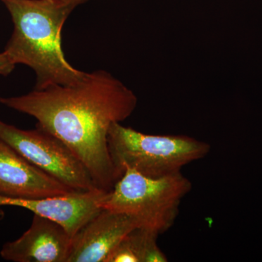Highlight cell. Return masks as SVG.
<instances>
[{
    "instance_id": "1",
    "label": "cell",
    "mask_w": 262,
    "mask_h": 262,
    "mask_svg": "<svg viewBox=\"0 0 262 262\" xmlns=\"http://www.w3.org/2000/svg\"><path fill=\"white\" fill-rule=\"evenodd\" d=\"M137 97L106 71L85 72L78 82L55 84L0 103L37 120L63 141L88 169L98 189L110 192L117 179L108 147L113 124L134 113Z\"/></svg>"
},
{
    "instance_id": "2",
    "label": "cell",
    "mask_w": 262,
    "mask_h": 262,
    "mask_svg": "<svg viewBox=\"0 0 262 262\" xmlns=\"http://www.w3.org/2000/svg\"><path fill=\"white\" fill-rule=\"evenodd\" d=\"M14 24L5 53L15 65L28 66L35 72V89L80 81L85 72L66 59L61 32L66 20L87 0H0Z\"/></svg>"
},
{
    "instance_id": "3",
    "label": "cell",
    "mask_w": 262,
    "mask_h": 262,
    "mask_svg": "<svg viewBox=\"0 0 262 262\" xmlns=\"http://www.w3.org/2000/svg\"><path fill=\"white\" fill-rule=\"evenodd\" d=\"M108 147L117 180L125 169L153 179L181 173L184 166L211 151L209 144L189 136L149 135L120 122L110 127Z\"/></svg>"
},
{
    "instance_id": "4",
    "label": "cell",
    "mask_w": 262,
    "mask_h": 262,
    "mask_svg": "<svg viewBox=\"0 0 262 262\" xmlns=\"http://www.w3.org/2000/svg\"><path fill=\"white\" fill-rule=\"evenodd\" d=\"M192 188V182L182 172L153 179L125 169L102 208L130 215L137 227L160 235L173 227L182 200Z\"/></svg>"
},
{
    "instance_id": "5",
    "label": "cell",
    "mask_w": 262,
    "mask_h": 262,
    "mask_svg": "<svg viewBox=\"0 0 262 262\" xmlns=\"http://www.w3.org/2000/svg\"><path fill=\"white\" fill-rule=\"evenodd\" d=\"M0 140L76 192L98 188L75 153L58 138L38 125L34 130H22L0 120Z\"/></svg>"
},
{
    "instance_id": "6",
    "label": "cell",
    "mask_w": 262,
    "mask_h": 262,
    "mask_svg": "<svg viewBox=\"0 0 262 262\" xmlns=\"http://www.w3.org/2000/svg\"><path fill=\"white\" fill-rule=\"evenodd\" d=\"M108 192L96 189L40 199H24L0 195V207L26 208L59 224L73 238L90 220L99 213Z\"/></svg>"
},
{
    "instance_id": "7",
    "label": "cell",
    "mask_w": 262,
    "mask_h": 262,
    "mask_svg": "<svg viewBox=\"0 0 262 262\" xmlns=\"http://www.w3.org/2000/svg\"><path fill=\"white\" fill-rule=\"evenodd\" d=\"M72 244V237L61 225L34 214L28 230L6 243L0 255L14 262H67Z\"/></svg>"
},
{
    "instance_id": "8",
    "label": "cell",
    "mask_w": 262,
    "mask_h": 262,
    "mask_svg": "<svg viewBox=\"0 0 262 262\" xmlns=\"http://www.w3.org/2000/svg\"><path fill=\"white\" fill-rule=\"evenodd\" d=\"M75 192L0 140V195L40 199Z\"/></svg>"
},
{
    "instance_id": "9",
    "label": "cell",
    "mask_w": 262,
    "mask_h": 262,
    "mask_svg": "<svg viewBox=\"0 0 262 262\" xmlns=\"http://www.w3.org/2000/svg\"><path fill=\"white\" fill-rule=\"evenodd\" d=\"M137 227L130 215L102 209L72 238L67 262H105L125 236Z\"/></svg>"
},
{
    "instance_id": "10",
    "label": "cell",
    "mask_w": 262,
    "mask_h": 262,
    "mask_svg": "<svg viewBox=\"0 0 262 262\" xmlns=\"http://www.w3.org/2000/svg\"><path fill=\"white\" fill-rule=\"evenodd\" d=\"M159 234L136 227L120 241L105 262H167L158 244Z\"/></svg>"
},
{
    "instance_id": "11",
    "label": "cell",
    "mask_w": 262,
    "mask_h": 262,
    "mask_svg": "<svg viewBox=\"0 0 262 262\" xmlns=\"http://www.w3.org/2000/svg\"><path fill=\"white\" fill-rule=\"evenodd\" d=\"M15 64L4 51L0 53V75L7 76L14 70Z\"/></svg>"
},
{
    "instance_id": "12",
    "label": "cell",
    "mask_w": 262,
    "mask_h": 262,
    "mask_svg": "<svg viewBox=\"0 0 262 262\" xmlns=\"http://www.w3.org/2000/svg\"><path fill=\"white\" fill-rule=\"evenodd\" d=\"M4 211H3V210L0 209V220H3V218H4Z\"/></svg>"
}]
</instances>
